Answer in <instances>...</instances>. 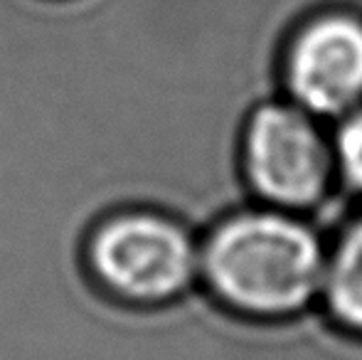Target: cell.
Masks as SVG:
<instances>
[{"mask_svg":"<svg viewBox=\"0 0 362 360\" xmlns=\"http://www.w3.org/2000/svg\"><path fill=\"white\" fill-rule=\"evenodd\" d=\"M323 247L288 212H239L219 222L200 252V269L215 296L257 318H281L323 291Z\"/></svg>","mask_w":362,"mask_h":360,"instance_id":"obj_1","label":"cell"},{"mask_svg":"<svg viewBox=\"0 0 362 360\" xmlns=\"http://www.w3.org/2000/svg\"><path fill=\"white\" fill-rule=\"evenodd\" d=\"M84 265L106 296L131 306H158L190 286L200 252L173 217L124 210L106 215L86 235Z\"/></svg>","mask_w":362,"mask_h":360,"instance_id":"obj_2","label":"cell"},{"mask_svg":"<svg viewBox=\"0 0 362 360\" xmlns=\"http://www.w3.org/2000/svg\"><path fill=\"white\" fill-rule=\"evenodd\" d=\"M244 173L276 207L300 210L325 195L335 153L298 104H267L252 114L242 141Z\"/></svg>","mask_w":362,"mask_h":360,"instance_id":"obj_3","label":"cell"},{"mask_svg":"<svg viewBox=\"0 0 362 360\" xmlns=\"http://www.w3.org/2000/svg\"><path fill=\"white\" fill-rule=\"evenodd\" d=\"M293 101L313 116H348L362 101V20L330 13L305 23L286 54Z\"/></svg>","mask_w":362,"mask_h":360,"instance_id":"obj_4","label":"cell"},{"mask_svg":"<svg viewBox=\"0 0 362 360\" xmlns=\"http://www.w3.org/2000/svg\"><path fill=\"white\" fill-rule=\"evenodd\" d=\"M323 294L335 321L362 333V220L345 232L325 260Z\"/></svg>","mask_w":362,"mask_h":360,"instance_id":"obj_5","label":"cell"},{"mask_svg":"<svg viewBox=\"0 0 362 360\" xmlns=\"http://www.w3.org/2000/svg\"><path fill=\"white\" fill-rule=\"evenodd\" d=\"M333 153L345 178L362 190V109L350 111L348 119L343 121Z\"/></svg>","mask_w":362,"mask_h":360,"instance_id":"obj_6","label":"cell"}]
</instances>
